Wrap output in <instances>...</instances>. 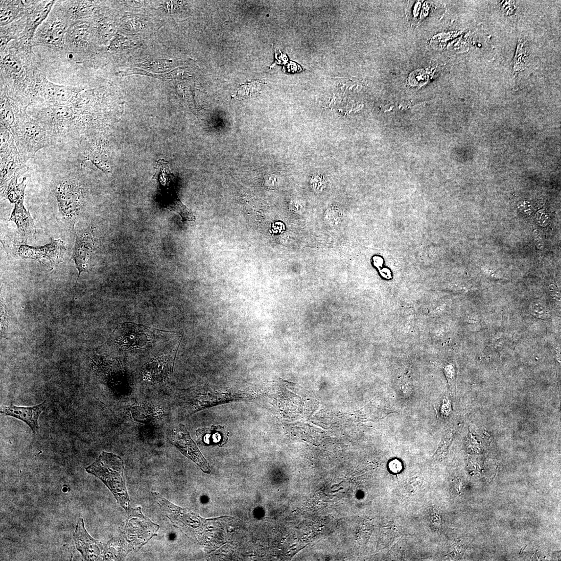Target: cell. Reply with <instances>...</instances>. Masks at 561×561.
<instances>
[{"mask_svg": "<svg viewBox=\"0 0 561 561\" xmlns=\"http://www.w3.org/2000/svg\"><path fill=\"white\" fill-rule=\"evenodd\" d=\"M159 529V525L142 514L141 507L130 509L123 531L106 543L104 560H124L157 536Z\"/></svg>", "mask_w": 561, "mask_h": 561, "instance_id": "obj_1", "label": "cell"}, {"mask_svg": "<svg viewBox=\"0 0 561 561\" xmlns=\"http://www.w3.org/2000/svg\"><path fill=\"white\" fill-rule=\"evenodd\" d=\"M86 471L103 481L118 504L127 513L130 511V500L126 487L124 464L120 456L103 452L94 463L87 468Z\"/></svg>", "mask_w": 561, "mask_h": 561, "instance_id": "obj_2", "label": "cell"}, {"mask_svg": "<svg viewBox=\"0 0 561 561\" xmlns=\"http://www.w3.org/2000/svg\"><path fill=\"white\" fill-rule=\"evenodd\" d=\"M12 134L21 157L25 164L35 157L39 150L49 146L53 141L49 132L25 112L17 113Z\"/></svg>", "mask_w": 561, "mask_h": 561, "instance_id": "obj_3", "label": "cell"}, {"mask_svg": "<svg viewBox=\"0 0 561 561\" xmlns=\"http://www.w3.org/2000/svg\"><path fill=\"white\" fill-rule=\"evenodd\" d=\"M53 192L61 215L73 226L81 210L83 199L81 186L73 181H64L55 184Z\"/></svg>", "mask_w": 561, "mask_h": 561, "instance_id": "obj_4", "label": "cell"}, {"mask_svg": "<svg viewBox=\"0 0 561 561\" xmlns=\"http://www.w3.org/2000/svg\"><path fill=\"white\" fill-rule=\"evenodd\" d=\"M66 252L65 243L60 239H53L47 244L36 247L22 244L18 249L20 257L36 260L51 268L63 262Z\"/></svg>", "mask_w": 561, "mask_h": 561, "instance_id": "obj_5", "label": "cell"}, {"mask_svg": "<svg viewBox=\"0 0 561 561\" xmlns=\"http://www.w3.org/2000/svg\"><path fill=\"white\" fill-rule=\"evenodd\" d=\"M28 170L16 143L1 150V193Z\"/></svg>", "mask_w": 561, "mask_h": 561, "instance_id": "obj_6", "label": "cell"}, {"mask_svg": "<svg viewBox=\"0 0 561 561\" xmlns=\"http://www.w3.org/2000/svg\"><path fill=\"white\" fill-rule=\"evenodd\" d=\"M168 439L170 443L179 449L182 454L196 464L203 472L207 473L210 472L207 461L200 452L184 425L180 424L176 427L170 433Z\"/></svg>", "mask_w": 561, "mask_h": 561, "instance_id": "obj_7", "label": "cell"}, {"mask_svg": "<svg viewBox=\"0 0 561 561\" xmlns=\"http://www.w3.org/2000/svg\"><path fill=\"white\" fill-rule=\"evenodd\" d=\"M73 539L76 549L86 561L104 560L106 543L93 538L85 528L83 518L76 524Z\"/></svg>", "mask_w": 561, "mask_h": 561, "instance_id": "obj_8", "label": "cell"}, {"mask_svg": "<svg viewBox=\"0 0 561 561\" xmlns=\"http://www.w3.org/2000/svg\"><path fill=\"white\" fill-rule=\"evenodd\" d=\"M95 237L93 231L88 230L76 234L75 242L71 259L79 271L78 280L83 272H88V263L95 248Z\"/></svg>", "mask_w": 561, "mask_h": 561, "instance_id": "obj_9", "label": "cell"}, {"mask_svg": "<svg viewBox=\"0 0 561 561\" xmlns=\"http://www.w3.org/2000/svg\"><path fill=\"white\" fill-rule=\"evenodd\" d=\"M47 407V401L32 407L4 406L1 407L0 413L24 422L34 433H36L39 429L38 419Z\"/></svg>", "mask_w": 561, "mask_h": 561, "instance_id": "obj_10", "label": "cell"}, {"mask_svg": "<svg viewBox=\"0 0 561 561\" xmlns=\"http://www.w3.org/2000/svg\"><path fill=\"white\" fill-rule=\"evenodd\" d=\"M24 196L15 202V207L10 218L15 223L23 241L27 240L30 236L36 234V228L34 220L29 211L23 206Z\"/></svg>", "mask_w": 561, "mask_h": 561, "instance_id": "obj_11", "label": "cell"}, {"mask_svg": "<svg viewBox=\"0 0 561 561\" xmlns=\"http://www.w3.org/2000/svg\"><path fill=\"white\" fill-rule=\"evenodd\" d=\"M79 90L71 87L58 86L48 81L45 86V95L56 104L70 103L77 96Z\"/></svg>", "mask_w": 561, "mask_h": 561, "instance_id": "obj_12", "label": "cell"}, {"mask_svg": "<svg viewBox=\"0 0 561 561\" xmlns=\"http://www.w3.org/2000/svg\"><path fill=\"white\" fill-rule=\"evenodd\" d=\"M197 435L206 444L220 446L227 443L228 437V432L221 426H213L210 428L199 429L197 431Z\"/></svg>", "mask_w": 561, "mask_h": 561, "instance_id": "obj_13", "label": "cell"}, {"mask_svg": "<svg viewBox=\"0 0 561 561\" xmlns=\"http://www.w3.org/2000/svg\"><path fill=\"white\" fill-rule=\"evenodd\" d=\"M17 112L7 100L1 99V125L5 126L12 133L16 120Z\"/></svg>", "mask_w": 561, "mask_h": 561, "instance_id": "obj_14", "label": "cell"}, {"mask_svg": "<svg viewBox=\"0 0 561 561\" xmlns=\"http://www.w3.org/2000/svg\"><path fill=\"white\" fill-rule=\"evenodd\" d=\"M64 35V30L61 26L52 27L48 29L43 37L45 43L57 46L60 45Z\"/></svg>", "mask_w": 561, "mask_h": 561, "instance_id": "obj_15", "label": "cell"}, {"mask_svg": "<svg viewBox=\"0 0 561 561\" xmlns=\"http://www.w3.org/2000/svg\"><path fill=\"white\" fill-rule=\"evenodd\" d=\"M430 74L428 70H415L409 76V84L413 87H421L428 81Z\"/></svg>", "mask_w": 561, "mask_h": 561, "instance_id": "obj_16", "label": "cell"}, {"mask_svg": "<svg viewBox=\"0 0 561 561\" xmlns=\"http://www.w3.org/2000/svg\"><path fill=\"white\" fill-rule=\"evenodd\" d=\"M54 3V1H52L48 3L44 8H42V9L36 13L35 15L32 17L31 21V27L32 29H35L38 25L45 20L50 12L51 8H52Z\"/></svg>", "mask_w": 561, "mask_h": 561, "instance_id": "obj_17", "label": "cell"}, {"mask_svg": "<svg viewBox=\"0 0 561 561\" xmlns=\"http://www.w3.org/2000/svg\"><path fill=\"white\" fill-rule=\"evenodd\" d=\"M3 63L7 70L12 73H19L22 69L21 62L12 55L6 56L3 59Z\"/></svg>", "mask_w": 561, "mask_h": 561, "instance_id": "obj_18", "label": "cell"}, {"mask_svg": "<svg viewBox=\"0 0 561 561\" xmlns=\"http://www.w3.org/2000/svg\"><path fill=\"white\" fill-rule=\"evenodd\" d=\"M452 439V433H448L442 440V442L434 456L437 460H443L445 457L448 447L451 443Z\"/></svg>", "mask_w": 561, "mask_h": 561, "instance_id": "obj_19", "label": "cell"}, {"mask_svg": "<svg viewBox=\"0 0 561 561\" xmlns=\"http://www.w3.org/2000/svg\"><path fill=\"white\" fill-rule=\"evenodd\" d=\"M261 88V83L257 81L249 82L247 84L242 85V86L237 90V95L241 97H247L248 93L252 92L254 95L257 94L258 92V89Z\"/></svg>", "mask_w": 561, "mask_h": 561, "instance_id": "obj_20", "label": "cell"}, {"mask_svg": "<svg viewBox=\"0 0 561 561\" xmlns=\"http://www.w3.org/2000/svg\"><path fill=\"white\" fill-rule=\"evenodd\" d=\"M342 218V212L336 208H330L328 209L325 213V219L326 222L331 226H336L338 225Z\"/></svg>", "mask_w": 561, "mask_h": 561, "instance_id": "obj_21", "label": "cell"}, {"mask_svg": "<svg viewBox=\"0 0 561 561\" xmlns=\"http://www.w3.org/2000/svg\"><path fill=\"white\" fill-rule=\"evenodd\" d=\"M533 315L538 318L546 319L549 317V311L546 305L541 302H534L531 305Z\"/></svg>", "mask_w": 561, "mask_h": 561, "instance_id": "obj_22", "label": "cell"}, {"mask_svg": "<svg viewBox=\"0 0 561 561\" xmlns=\"http://www.w3.org/2000/svg\"><path fill=\"white\" fill-rule=\"evenodd\" d=\"M19 11L16 7L1 8V25H4L11 23L18 15Z\"/></svg>", "mask_w": 561, "mask_h": 561, "instance_id": "obj_23", "label": "cell"}, {"mask_svg": "<svg viewBox=\"0 0 561 561\" xmlns=\"http://www.w3.org/2000/svg\"><path fill=\"white\" fill-rule=\"evenodd\" d=\"M430 521L433 528L436 530H440L441 529L442 525V518L441 514H440L438 510L435 507H432L430 509Z\"/></svg>", "mask_w": 561, "mask_h": 561, "instance_id": "obj_24", "label": "cell"}, {"mask_svg": "<svg viewBox=\"0 0 561 561\" xmlns=\"http://www.w3.org/2000/svg\"><path fill=\"white\" fill-rule=\"evenodd\" d=\"M536 220L539 225L545 226L549 222L548 215L545 211L538 212L536 215Z\"/></svg>", "mask_w": 561, "mask_h": 561, "instance_id": "obj_25", "label": "cell"}, {"mask_svg": "<svg viewBox=\"0 0 561 561\" xmlns=\"http://www.w3.org/2000/svg\"><path fill=\"white\" fill-rule=\"evenodd\" d=\"M325 183V181L319 177L313 178L311 181L312 188L319 191L324 188Z\"/></svg>", "mask_w": 561, "mask_h": 561, "instance_id": "obj_26", "label": "cell"}, {"mask_svg": "<svg viewBox=\"0 0 561 561\" xmlns=\"http://www.w3.org/2000/svg\"><path fill=\"white\" fill-rule=\"evenodd\" d=\"M291 208L295 212H297V213H301L304 210L305 206L304 202L297 200L292 202Z\"/></svg>", "mask_w": 561, "mask_h": 561, "instance_id": "obj_27", "label": "cell"}, {"mask_svg": "<svg viewBox=\"0 0 561 561\" xmlns=\"http://www.w3.org/2000/svg\"><path fill=\"white\" fill-rule=\"evenodd\" d=\"M389 468L393 472H398L402 469V466L400 462L394 460L389 464Z\"/></svg>", "mask_w": 561, "mask_h": 561, "instance_id": "obj_28", "label": "cell"}, {"mask_svg": "<svg viewBox=\"0 0 561 561\" xmlns=\"http://www.w3.org/2000/svg\"><path fill=\"white\" fill-rule=\"evenodd\" d=\"M533 236L535 244H536L538 249L541 250L543 248V244L539 232L538 231H534Z\"/></svg>", "mask_w": 561, "mask_h": 561, "instance_id": "obj_29", "label": "cell"}, {"mask_svg": "<svg viewBox=\"0 0 561 561\" xmlns=\"http://www.w3.org/2000/svg\"><path fill=\"white\" fill-rule=\"evenodd\" d=\"M548 288L552 296L555 297L556 299H560V292L555 285L553 284L550 285Z\"/></svg>", "mask_w": 561, "mask_h": 561, "instance_id": "obj_30", "label": "cell"}]
</instances>
